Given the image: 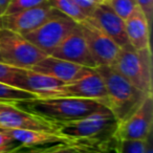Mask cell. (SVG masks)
Listing matches in <instances>:
<instances>
[{"label": "cell", "instance_id": "2", "mask_svg": "<svg viewBox=\"0 0 153 153\" xmlns=\"http://www.w3.org/2000/svg\"><path fill=\"white\" fill-rule=\"evenodd\" d=\"M96 69L105 83L107 108L117 123L124 121L150 96L132 85L111 66H98Z\"/></svg>", "mask_w": 153, "mask_h": 153}, {"label": "cell", "instance_id": "6", "mask_svg": "<svg viewBox=\"0 0 153 153\" xmlns=\"http://www.w3.org/2000/svg\"><path fill=\"white\" fill-rule=\"evenodd\" d=\"M117 125L114 117L107 107L79 120L59 124L58 132L69 142L100 135L106 129Z\"/></svg>", "mask_w": 153, "mask_h": 153}, {"label": "cell", "instance_id": "15", "mask_svg": "<svg viewBox=\"0 0 153 153\" xmlns=\"http://www.w3.org/2000/svg\"><path fill=\"white\" fill-rule=\"evenodd\" d=\"M30 69L53 76L55 79L60 80L63 83H69L85 76L94 68L85 67L53 56H46Z\"/></svg>", "mask_w": 153, "mask_h": 153}, {"label": "cell", "instance_id": "17", "mask_svg": "<svg viewBox=\"0 0 153 153\" xmlns=\"http://www.w3.org/2000/svg\"><path fill=\"white\" fill-rule=\"evenodd\" d=\"M22 147H34L47 144H69V140L65 138L58 131L48 130H30V129H15L4 130Z\"/></svg>", "mask_w": 153, "mask_h": 153}, {"label": "cell", "instance_id": "32", "mask_svg": "<svg viewBox=\"0 0 153 153\" xmlns=\"http://www.w3.org/2000/svg\"><path fill=\"white\" fill-rule=\"evenodd\" d=\"M27 153H35V151H33V152H27Z\"/></svg>", "mask_w": 153, "mask_h": 153}, {"label": "cell", "instance_id": "24", "mask_svg": "<svg viewBox=\"0 0 153 153\" xmlns=\"http://www.w3.org/2000/svg\"><path fill=\"white\" fill-rule=\"evenodd\" d=\"M35 153H83L78 148L74 146H70L69 144L61 143L57 146L51 147V148L43 149V150H36Z\"/></svg>", "mask_w": 153, "mask_h": 153}, {"label": "cell", "instance_id": "13", "mask_svg": "<svg viewBox=\"0 0 153 153\" xmlns=\"http://www.w3.org/2000/svg\"><path fill=\"white\" fill-rule=\"evenodd\" d=\"M48 56L66 60L88 68L98 67L79 25H76V27Z\"/></svg>", "mask_w": 153, "mask_h": 153}, {"label": "cell", "instance_id": "23", "mask_svg": "<svg viewBox=\"0 0 153 153\" xmlns=\"http://www.w3.org/2000/svg\"><path fill=\"white\" fill-rule=\"evenodd\" d=\"M18 69H19L18 67L9 65L7 63H3V62H0V82L7 84V85H11Z\"/></svg>", "mask_w": 153, "mask_h": 153}, {"label": "cell", "instance_id": "31", "mask_svg": "<svg viewBox=\"0 0 153 153\" xmlns=\"http://www.w3.org/2000/svg\"><path fill=\"white\" fill-rule=\"evenodd\" d=\"M0 62H3L2 61V56H1V53H0Z\"/></svg>", "mask_w": 153, "mask_h": 153}, {"label": "cell", "instance_id": "10", "mask_svg": "<svg viewBox=\"0 0 153 153\" xmlns=\"http://www.w3.org/2000/svg\"><path fill=\"white\" fill-rule=\"evenodd\" d=\"M58 14H60V12L53 9L46 1L32 9L1 15L0 30H9L23 36Z\"/></svg>", "mask_w": 153, "mask_h": 153}, {"label": "cell", "instance_id": "25", "mask_svg": "<svg viewBox=\"0 0 153 153\" xmlns=\"http://www.w3.org/2000/svg\"><path fill=\"white\" fill-rule=\"evenodd\" d=\"M137 7L144 14L149 25H152L153 18V0H135Z\"/></svg>", "mask_w": 153, "mask_h": 153}, {"label": "cell", "instance_id": "26", "mask_svg": "<svg viewBox=\"0 0 153 153\" xmlns=\"http://www.w3.org/2000/svg\"><path fill=\"white\" fill-rule=\"evenodd\" d=\"M74 1L81 7L82 11L87 15V17H89L97 5L102 2H105L107 0H74Z\"/></svg>", "mask_w": 153, "mask_h": 153}, {"label": "cell", "instance_id": "7", "mask_svg": "<svg viewBox=\"0 0 153 153\" xmlns=\"http://www.w3.org/2000/svg\"><path fill=\"white\" fill-rule=\"evenodd\" d=\"M152 125L153 94H150L131 114L128 115L124 121L117 123L114 136L119 140H146L152 133Z\"/></svg>", "mask_w": 153, "mask_h": 153}, {"label": "cell", "instance_id": "1", "mask_svg": "<svg viewBox=\"0 0 153 153\" xmlns=\"http://www.w3.org/2000/svg\"><path fill=\"white\" fill-rule=\"evenodd\" d=\"M17 105L30 112L58 124L82 119L106 107L100 101L71 97L35 98L20 102Z\"/></svg>", "mask_w": 153, "mask_h": 153}, {"label": "cell", "instance_id": "4", "mask_svg": "<svg viewBox=\"0 0 153 153\" xmlns=\"http://www.w3.org/2000/svg\"><path fill=\"white\" fill-rule=\"evenodd\" d=\"M0 53L3 63L25 69L48 56L24 36L9 30H0Z\"/></svg>", "mask_w": 153, "mask_h": 153}, {"label": "cell", "instance_id": "18", "mask_svg": "<svg viewBox=\"0 0 153 153\" xmlns=\"http://www.w3.org/2000/svg\"><path fill=\"white\" fill-rule=\"evenodd\" d=\"M46 1L53 9L71 18L76 23H80L88 18L74 0H46Z\"/></svg>", "mask_w": 153, "mask_h": 153}, {"label": "cell", "instance_id": "22", "mask_svg": "<svg viewBox=\"0 0 153 153\" xmlns=\"http://www.w3.org/2000/svg\"><path fill=\"white\" fill-rule=\"evenodd\" d=\"M146 140H120V143H121L120 153H146Z\"/></svg>", "mask_w": 153, "mask_h": 153}, {"label": "cell", "instance_id": "12", "mask_svg": "<svg viewBox=\"0 0 153 153\" xmlns=\"http://www.w3.org/2000/svg\"><path fill=\"white\" fill-rule=\"evenodd\" d=\"M56 97H71V98L89 99L102 102L107 107V94L105 83L96 68L85 76L65 83L58 91ZM53 98V97H51Z\"/></svg>", "mask_w": 153, "mask_h": 153}, {"label": "cell", "instance_id": "3", "mask_svg": "<svg viewBox=\"0 0 153 153\" xmlns=\"http://www.w3.org/2000/svg\"><path fill=\"white\" fill-rule=\"evenodd\" d=\"M111 67L136 88L148 94H153L151 48L138 51L128 43L120 47L117 59Z\"/></svg>", "mask_w": 153, "mask_h": 153}, {"label": "cell", "instance_id": "20", "mask_svg": "<svg viewBox=\"0 0 153 153\" xmlns=\"http://www.w3.org/2000/svg\"><path fill=\"white\" fill-rule=\"evenodd\" d=\"M108 3L124 21L138 9L135 0H108Z\"/></svg>", "mask_w": 153, "mask_h": 153}, {"label": "cell", "instance_id": "30", "mask_svg": "<svg viewBox=\"0 0 153 153\" xmlns=\"http://www.w3.org/2000/svg\"><path fill=\"white\" fill-rule=\"evenodd\" d=\"M146 153H153V145H152V133L147 137L146 140Z\"/></svg>", "mask_w": 153, "mask_h": 153}, {"label": "cell", "instance_id": "9", "mask_svg": "<svg viewBox=\"0 0 153 153\" xmlns=\"http://www.w3.org/2000/svg\"><path fill=\"white\" fill-rule=\"evenodd\" d=\"M98 66H111L117 59L120 46L107 36L89 17L78 23Z\"/></svg>", "mask_w": 153, "mask_h": 153}, {"label": "cell", "instance_id": "14", "mask_svg": "<svg viewBox=\"0 0 153 153\" xmlns=\"http://www.w3.org/2000/svg\"><path fill=\"white\" fill-rule=\"evenodd\" d=\"M89 18L120 47L129 43L126 34L125 21L111 9L108 1L97 5Z\"/></svg>", "mask_w": 153, "mask_h": 153}, {"label": "cell", "instance_id": "5", "mask_svg": "<svg viewBox=\"0 0 153 153\" xmlns=\"http://www.w3.org/2000/svg\"><path fill=\"white\" fill-rule=\"evenodd\" d=\"M76 25L78 23L71 18L60 13L23 36L46 55H51Z\"/></svg>", "mask_w": 153, "mask_h": 153}, {"label": "cell", "instance_id": "16", "mask_svg": "<svg viewBox=\"0 0 153 153\" xmlns=\"http://www.w3.org/2000/svg\"><path fill=\"white\" fill-rule=\"evenodd\" d=\"M125 28L129 44L134 49L151 48L150 46V32L149 25L144 14L137 9L128 19L125 20Z\"/></svg>", "mask_w": 153, "mask_h": 153}, {"label": "cell", "instance_id": "19", "mask_svg": "<svg viewBox=\"0 0 153 153\" xmlns=\"http://www.w3.org/2000/svg\"><path fill=\"white\" fill-rule=\"evenodd\" d=\"M35 98H37V97L30 94V92L0 82V103H15V104H18L20 102L33 100Z\"/></svg>", "mask_w": 153, "mask_h": 153}, {"label": "cell", "instance_id": "8", "mask_svg": "<svg viewBox=\"0 0 153 153\" xmlns=\"http://www.w3.org/2000/svg\"><path fill=\"white\" fill-rule=\"evenodd\" d=\"M59 124L19 107L15 103H0V130H48L58 131Z\"/></svg>", "mask_w": 153, "mask_h": 153}, {"label": "cell", "instance_id": "21", "mask_svg": "<svg viewBox=\"0 0 153 153\" xmlns=\"http://www.w3.org/2000/svg\"><path fill=\"white\" fill-rule=\"evenodd\" d=\"M46 2V0H11L7 12L4 14H13L28 10ZM3 14V15H4Z\"/></svg>", "mask_w": 153, "mask_h": 153}, {"label": "cell", "instance_id": "11", "mask_svg": "<svg viewBox=\"0 0 153 153\" xmlns=\"http://www.w3.org/2000/svg\"><path fill=\"white\" fill-rule=\"evenodd\" d=\"M65 83L55 79L53 76L33 69L19 68L11 85L30 92L37 98H51L57 96L59 89Z\"/></svg>", "mask_w": 153, "mask_h": 153}, {"label": "cell", "instance_id": "27", "mask_svg": "<svg viewBox=\"0 0 153 153\" xmlns=\"http://www.w3.org/2000/svg\"><path fill=\"white\" fill-rule=\"evenodd\" d=\"M16 145L19 144L10 135L9 132L0 130V148H9V147H14Z\"/></svg>", "mask_w": 153, "mask_h": 153}, {"label": "cell", "instance_id": "33", "mask_svg": "<svg viewBox=\"0 0 153 153\" xmlns=\"http://www.w3.org/2000/svg\"><path fill=\"white\" fill-rule=\"evenodd\" d=\"M107 1H108V0H107Z\"/></svg>", "mask_w": 153, "mask_h": 153}, {"label": "cell", "instance_id": "29", "mask_svg": "<svg viewBox=\"0 0 153 153\" xmlns=\"http://www.w3.org/2000/svg\"><path fill=\"white\" fill-rule=\"evenodd\" d=\"M10 2H11V0H0V16L7 12Z\"/></svg>", "mask_w": 153, "mask_h": 153}, {"label": "cell", "instance_id": "28", "mask_svg": "<svg viewBox=\"0 0 153 153\" xmlns=\"http://www.w3.org/2000/svg\"><path fill=\"white\" fill-rule=\"evenodd\" d=\"M21 148L22 146L20 144L14 147H9V148H0V153H17Z\"/></svg>", "mask_w": 153, "mask_h": 153}]
</instances>
